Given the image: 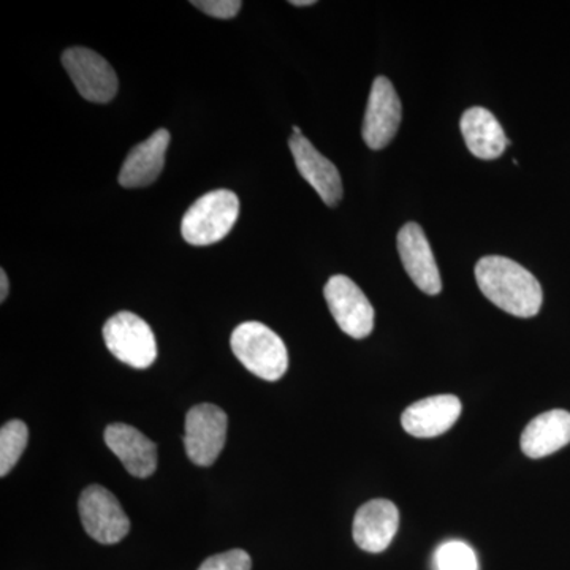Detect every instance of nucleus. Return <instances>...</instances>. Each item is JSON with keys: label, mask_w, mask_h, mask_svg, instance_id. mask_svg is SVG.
Here are the masks:
<instances>
[{"label": "nucleus", "mask_w": 570, "mask_h": 570, "mask_svg": "<svg viewBox=\"0 0 570 570\" xmlns=\"http://www.w3.org/2000/svg\"><path fill=\"white\" fill-rule=\"evenodd\" d=\"M104 341L119 362L135 370H146L156 362L157 343L151 326L129 311L108 318L104 325Z\"/></svg>", "instance_id": "nucleus-4"}, {"label": "nucleus", "mask_w": 570, "mask_h": 570, "mask_svg": "<svg viewBox=\"0 0 570 570\" xmlns=\"http://www.w3.org/2000/svg\"><path fill=\"white\" fill-rule=\"evenodd\" d=\"M434 568L436 570H479L478 554L468 543L461 540H449L436 550Z\"/></svg>", "instance_id": "nucleus-19"}, {"label": "nucleus", "mask_w": 570, "mask_h": 570, "mask_svg": "<svg viewBox=\"0 0 570 570\" xmlns=\"http://www.w3.org/2000/svg\"><path fill=\"white\" fill-rule=\"evenodd\" d=\"M475 281L493 305L512 316L534 317L542 307L543 292L539 281L508 257L490 255L480 258L475 265Z\"/></svg>", "instance_id": "nucleus-1"}, {"label": "nucleus", "mask_w": 570, "mask_h": 570, "mask_svg": "<svg viewBox=\"0 0 570 570\" xmlns=\"http://www.w3.org/2000/svg\"><path fill=\"white\" fill-rule=\"evenodd\" d=\"M288 145L299 175L314 187L322 202L332 208L340 204L343 198V181L335 164L322 156L303 135H292Z\"/></svg>", "instance_id": "nucleus-11"}, {"label": "nucleus", "mask_w": 570, "mask_h": 570, "mask_svg": "<svg viewBox=\"0 0 570 570\" xmlns=\"http://www.w3.org/2000/svg\"><path fill=\"white\" fill-rule=\"evenodd\" d=\"M292 6L295 7H306V6H314V0H292Z\"/></svg>", "instance_id": "nucleus-23"}, {"label": "nucleus", "mask_w": 570, "mask_h": 570, "mask_svg": "<svg viewBox=\"0 0 570 570\" xmlns=\"http://www.w3.org/2000/svg\"><path fill=\"white\" fill-rule=\"evenodd\" d=\"M401 118V100L392 81L385 77L376 78L367 99L362 129L363 140L371 149L385 148L395 138Z\"/></svg>", "instance_id": "nucleus-9"}, {"label": "nucleus", "mask_w": 570, "mask_h": 570, "mask_svg": "<svg viewBox=\"0 0 570 570\" xmlns=\"http://www.w3.org/2000/svg\"><path fill=\"white\" fill-rule=\"evenodd\" d=\"M232 351L254 376L275 382L287 373L288 352L284 341L261 322H245L232 333Z\"/></svg>", "instance_id": "nucleus-2"}, {"label": "nucleus", "mask_w": 570, "mask_h": 570, "mask_svg": "<svg viewBox=\"0 0 570 570\" xmlns=\"http://www.w3.org/2000/svg\"><path fill=\"white\" fill-rule=\"evenodd\" d=\"M9 277H7L6 269H0V302H6L9 296Z\"/></svg>", "instance_id": "nucleus-22"}, {"label": "nucleus", "mask_w": 570, "mask_h": 570, "mask_svg": "<svg viewBox=\"0 0 570 570\" xmlns=\"http://www.w3.org/2000/svg\"><path fill=\"white\" fill-rule=\"evenodd\" d=\"M239 200L232 190L205 194L187 213L181 223L183 238L193 246H212L230 234L238 220Z\"/></svg>", "instance_id": "nucleus-3"}, {"label": "nucleus", "mask_w": 570, "mask_h": 570, "mask_svg": "<svg viewBox=\"0 0 570 570\" xmlns=\"http://www.w3.org/2000/svg\"><path fill=\"white\" fill-rule=\"evenodd\" d=\"M397 253L409 277L426 295H438L442 291L441 273L431 250L425 232L419 224L409 223L397 234Z\"/></svg>", "instance_id": "nucleus-10"}, {"label": "nucleus", "mask_w": 570, "mask_h": 570, "mask_svg": "<svg viewBox=\"0 0 570 570\" xmlns=\"http://www.w3.org/2000/svg\"><path fill=\"white\" fill-rule=\"evenodd\" d=\"M461 134L468 149L478 159L493 160L501 157L509 140L493 112L482 107H472L461 116Z\"/></svg>", "instance_id": "nucleus-17"}, {"label": "nucleus", "mask_w": 570, "mask_h": 570, "mask_svg": "<svg viewBox=\"0 0 570 570\" xmlns=\"http://www.w3.org/2000/svg\"><path fill=\"white\" fill-rule=\"evenodd\" d=\"M82 528L104 546L121 542L130 531V520L110 490L91 485L80 497Z\"/></svg>", "instance_id": "nucleus-7"}, {"label": "nucleus", "mask_w": 570, "mask_h": 570, "mask_svg": "<svg viewBox=\"0 0 570 570\" xmlns=\"http://www.w3.org/2000/svg\"><path fill=\"white\" fill-rule=\"evenodd\" d=\"M461 409V401L455 395L430 396L409 406L401 423L411 436L436 438L455 425Z\"/></svg>", "instance_id": "nucleus-14"}, {"label": "nucleus", "mask_w": 570, "mask_h": 570, "mask_svg": "<svg viewBox=\"0 0 570 570\" xmlns=\"http://www.w3.org/2000/svg\"><path fill=\"white\" fill-rule=\"evenodd\" d=\"M29 428L21 420H10L0 430V478L14 468L28 448Z\"/></svg>", "instance_id": "nucleus-18"}, {"label": "nucleus", "mask_w": 570, "mask_h": 570, "mask_svg": "<svg viewBox=\"0 0 570 570\" xmlns=\"http://www.w3.org/2000/svg\"><path fill=\"white\" fill-rule=\"evenodd\" d=\"M190 3L209 17L219 18V20H232L243 7L239 0H194Z\"/></svg>", "instance_id": "nucleus-21"}, {"label": "nucleus", "mask_w": 570, "mask_h": 570, "mask_svg": "<svg viewBox=\"0 0 570 570\" xmlns=\"http://www.w3.org/2000/svg\"><path fill=\"white\" fill-rule=\"evenodd\" d=\"M324 295L330 313L346 335L354 340L371 335L374 328V307L351 277H330Z\"/></svg>", "instance_id": "nucleus-8"}, {"label": "nucleus", "mask_w": 570, "mask_h": 570, "mask_svg": "<svg viewBox=\"0 0 570 570\" xmlns=\"http://www.w3.org/2000/svg\"><path fill=\"white\" fill-rule=\"evenodd\" d=\"M62 66L82 99L108 104L118 94L116 71L99 52L82 47L69 48L63 51Z\"/></svg>", "instance_id": "nucleus-5"}, {"label": "nucleus", "mask_w": 570, "mask_h": 570, "mask_svg": "<svg viewBox=\"0 0 570 570\" xmlns=\"http://www.w3.org/2000/svg\"><path fill=\"white\" fill-rule=\"evenodd\" d=\"M400 527V512L387 499H373L356 510L354 540L367 553L387 550Z\"/></svg>", "instance_id": "nucleus-12"}, {"label": "nucleus", "mask_w": 570, "mask_h": 570, "mask_svg": "<svg viewBox=\"0 0 570 570\" xmlns=\"http://www.w3.org/2000/svg\"><path fill=\"white\" fill-rule=\"evenodd\" d=\"M227 414L214 404H197L187 412L184 448L197 466L208 468L220 455L227 439Z\"/></svg>", "instance_id": "nucleus-6"}, {"label": "nucleus", "mask_w": 570, "mask_h": 570, "mask_svg": "<svg viewBox=\"0 0 570 570\" xmlns=\"http://www.w3.org/2000/svg\"><path fill=\"white\" fill-rule=\"evenodd\" d=\"M105 444L137 479L151 478L157 469V445L137 428L112 423L105 430Z\"/></svg>", "instance_id": "nucleus-13"}, {"label": "nucleus", "mask_w": 570, "mask_h": 570, "mask_svg": "<svg viewBox=\"0 0 570 570\" xmlns=\"http://www.w3.org/2000/svg\"><path fill=\"white\" fill-rule=\"evenodd\" d=\"M569 442L570 414L561 409L543 412L531 420L520 439L521 450L532 460L546 459Z\"/></svg>", "instance_id": "nucleus-16"}, {"label": "nucleus", "mask_w": 570, "mask_h": 570, "mask_svg": "<svg viewBox=\"0 0 570 570\" xmlns=\"http://www.w3.org/2000/svg\"><path fill=\"white\" fill-rule=\"evenodd\" d=\"M253 561L245 550H228L204 561L198 570H250Z\"/></svg>", "instance_id": "nucleus-20"}, {"label": "nucleus", "mask_w": 570, "mask_h": 570, "mask_svg": "<svg viewBox=\"0 0 570 570\" xmlns=\"http://www.w3.org/2000/svg\"><path fill=\"white\" fill-rule=\"evenodd\" d=\"M170 140V132L159 129L148 140L134 146L119 171V184L126 189L151 186L163 174Z\"/></svg>", "instance_id": "nucleus-15"}]
</instances>
